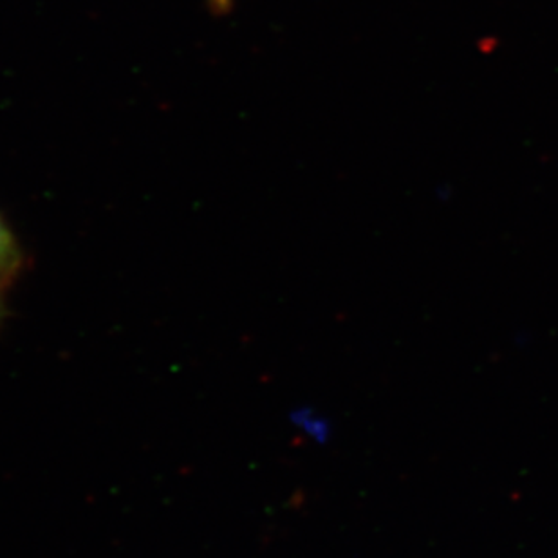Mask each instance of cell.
Wrapping results in <instances>:
<instances>
[{
    "label": "cell",
    "mask_w": 558,
    "mask_h": 558,
    "mask_svg": "<svg viewBox=\"0 0 558 558\" xmlns=\"http://www.w3.org/2000/svg\"><path fill=\"white\" fill-rule=\"evenodd\" d=\"M2 315H4V310H2V301H0V320H2Z\"/></svg>",
    "instance_id": "cell-2"
},
{
    "label": "cell",
    "mask_w": 558,
    "mask_h": 558,
    "mask_svg": "<svg viewBox=\"0 0 558 558\" xmlns=\"http://www.w3.org/2000/svg\"><path fill=\"white\" fill-rule=\"evenodd\" d=\"M22 255L15 235L0 217V277H8L21 266Z\"/></svg>",
    "instance_id": "cell-1"
}]
</instances>
